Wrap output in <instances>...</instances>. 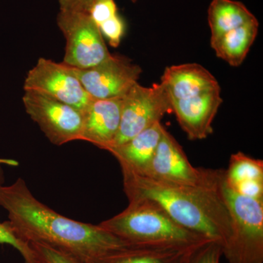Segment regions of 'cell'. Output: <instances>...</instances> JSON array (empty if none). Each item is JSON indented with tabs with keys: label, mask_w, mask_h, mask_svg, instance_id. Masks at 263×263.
I'll list each match as a JSON object with an SVG mask.
<instances>
[{
	"label": "cell",
	"mask_w": 263,
	"mask_h": 263,
	"mask_svg": "<svg viewBox=\"0 0 263 263\" xmlns=\"http://www.w3.org/2000/svg\"><path fill=\"white\" fill-rule=\"evenodd\" d=\"M222 247L216 240H209L195 251L187 263H220Z\"/></svg>",
	"instance_id": "ffe728a7"
},
{
	"label": "cell",
	"mask_w": 263,
	"mask_h": 263,
	"mask_svg": "<svg viewBox=\"0 0 263 263\" xmlns=\"http://www.w3.org/2000/svg\"><path fill=\"white\" fill-rule=\"evenodd\" d=\"M164 129L161 122L156 123L126 143L109 148L108 152L117 159L122 171L143 176L152 162Z\"/></svg>",
	"instance_id": "5bb4252c"
},
{
	"label": "cell",
	"mask_w": 263,
	"mask_h": 263,
	"mask_svg": "<svg viewBox=\"0 0 263 263\" xmlns=\"http://www.w3.org/2000/svg\"><path fill=\"white\" fill-rule=\"evenodd\" d=\"M222 172L223 170L194 167L181 145L164 129L152 162L143 176L174 184L213 187L219 184Z\"/></svg>",
	"instance_id": "52a82bcc"
},
{
	"label": "cell",
	"mask_w": 263,
	"mask_h": 263,
	"mask_svg": "<svg viewBox=\"0 0 263 263\" xmlns=\"http://www.w3.org/2000/svg\"><path fill=\"white\" fill-rule=\"evenodd\" d=\"M70 68L94 100L124 98L138 83L142 72L141 67L129 59L114 55L89 68Z\"/></svg>",
	"instance_id": "30bf717a"
},
{
	"label": "cell",
	"mask_w": 263,
	"mask_h": 263,
	"mask_svg": "<svg viewBox=\"0 0 263 263\" xmlns=\"http://www.w3.org/2000/svg\"><path fill=\"white\" fill-rule=\"evenodd\" d=\"M218 89L185 100L171 101L172 111L190 140H202L213 133L212 123L222 103Z\"/></svg>",
	"instance_id": "8fae6325"
},
{
	"label": "cell",
	"mask_w": 263,
	"mask_h": 263,
	"mask_svg": "<svg viewBox=\"0 0 263 263\" xmlns=\"http://www.w3.org/2000/svg\"><path fill=\"white\" fill-rule=\"evenodd\" d=\"M24 106L48 140L56 146L81 141L83 112L46 95L24 91Z\"/></svg>",
	"instance_id": "ba28073f"
},
{
	"label": "cell",
	"mask_w": 263,
	"mask_h": 263,
	"mask_svg": "<svg viewBox=\"0 0 263 263\" xmlns=\"http://www.w3.org/2000/svg\"><path fill=\"white\" fill-rule=\"evenodd\" d=\"M86 13L91 16L98 27L103 22L117 14V7L114 0H95Z\"/></svg>",
	"instance_id": "7402d4cb"
},
{
	"label": "cell",
	"mask_w": 263,
	"mask_h": 263,
	"mask_svg": "<svg viewBox=\"0 0 263 263\" xmlns=\"http://www.w3.org/2000/svg\"><path fill=\"white\" fill-rule=\"evenodd\" d=\"M61 10H78L86 12L91 3L95 0H59ZM136 3L137 0H131Z\"/></svg>",
	"instance_id": "cb8c5ba5"
},
{
	"label": "cell",
	"mask_w": 263,
	"mask_h": 263,
	"mask_svg": "<svg viewBox=\"0 0 263 263\" xmlns=\"http://www.w3.org/2000/svg\"><path fill=\"white\" fill-rule=\"evenodd\" d=\"M0 206L8 212L4 221L15 236L27 243H42L83 263H99L129 245L102 227L69 219L38 200L18 178L9 186L0 181Z\"/></svg>",
	"instance_id": "6da1fadb"
},
{
	"label": "cell",
	"mask_w": 263,
	"mask_h": 263,
	"mask_svg": "<svg viewBox=\"0 0 263 263\" xmlns=\"http://www.w3.org/2000/svg\"><path fill=\"white\" fill-rule=\"evenodd\" d=\"M100 32L104 37L108 39L112 47L117 48L120 44L125 31V24L119 14L108 19L99 26Z\"/></svg>",
	"instance_id": "44dd1931"
},
{
	"label": "cell",
	"mask_w": 263,
	"mask_h": 263,
	"mask_svg": "<svg viewBox=\"0 0 263 263\" xmlns=\"http://www.w3.org/2000/svg\"><path fill=\"white\" fill-rule=\"evenodd\" d=\"M243 3L234 0H212L208 9L211 41L255 19Z\"/></svg>",
	"instance_id": "e0dca14e"
},
{
	"label": "cell",
	"mask_w": 263,
	"mask_h": 263,
	"mask_svg": "<svg viewBox=\"0 0 263 263\" xmlns=\"http://www.w3.org/2000/svg\"><path fill=\"white\" fill-rule=\"evenodd\" d=\"M24 89L46 95L82 112L94 100L85 91L70 67L45 58H40L29 71Z\"/></svg>",
	"instance_id": "9c48e42d"
},
{
	"label": "cell",
	"mask_w": 263,
	"mask_h": 263,
	"mask_svg": "<svg viewBox=\"0 0 263 263\" xmlns=\"http://www.w3.org/2000/svg\"><path fill=\"white\" fill-rule=\"evenodd\" d=\"M203 243L193 246L131 245L99 263H187L195 251Z\"/></svg>",
	"instance_id": "9a60e30c"
},
{
	"label": "cell",
	"mask_w": 263,
	"mask_h": 263,
	"mask_svg": "<svg viewBox=\"0 0 263 263\" xmlns=\"http://www.w3.org/2000/svg\"><path fill=\"white\" fill-rule=\"evenodd\" d=\"M41 263H83L60 251L42 243H30Z\"/></svg>",
	"instance_id": "603a6c76"
},
{
	"label": "cell",
	"mask_w": 263,
	"mask_h": 263,
	"mask_svg": "<svg viewBox=\"0 0 263 263\" xmlns=\"http://www.w3.org/2000/svg\"><path fill=\"white\" fill-rule=\"evenodd\" d=\"M123 98L93 100L83 111L81 141L107 150L119 130Z\"/></svg>",
	"instance_id": "7c38bea8"
},
{
	"label": "cell",
	"mask_w": 263,
	"mask_h": 263,
	"mask_svg": "<svg viewBox=\"0 0 263 263\" xmlns=\"http://www.w3.org/2000/svg\"><path fill=\"white\" fill-rule=\"evenodd\" d=\"M99 226L133 245L193 246L211 240L183 228L148 199L129 200L122 212Z\"/></svg>",
	"instance_id": "3957f363"
},
{
	"label": "cell",
	"mask_w": 263,
	"mask_h": 263,
	"mask_svg": "<svg viewBox=\"0 0 263 263\" xmlns=\"http://www.w3.org/2000/svg\"><path fill=\"white\" fill-rule=\"evenodd\" d=\"M171 108V101L162 83L145 87L136 83L123 98L119 130L109 148L120 146L161 119Z\"/></svg>",
	"instance_id": "8992f818"
},
{
	"label": "cell",
	"mask_w": 263,
	"mask_h": 263,
	"mask_svg": "<svg viewBox=\"0 0 263 263\" xmlns=\"http://www.w3.org/2000/svg\"><path fill=\"white\" fill-rule=\"evenodd\" d=\"M171 101L185 100L220 89L214 76L197 63L183 64L167 67L161 78Z\"/></svg>",
	"instance_id": "4fadbf2b"
},
{
	"label": "cell",
	"mask_w": 263,
	"mask_h": 263,
	"mask_svg": "<svg viewBox=\"0 0 263 263\" xmlns=\"http://www.w3.org/2000/svg\"><path fill=\"white\" fill-rule=\"evenodd\" d=\"M226 182L230 186L250 181H263L262 160L252 158L243 152L230 157L228 170L224 171Z\"/></svg>",
	"instance_id": "ac0fdd59"
},
{
	"label": "cell",
	"mask_w": 263,
	"mask_h": 263,
	"mask_svg": "<svg viewBox=\"0 0 263 263\" xmlns=\"http://www.w3.org/2000/svg\"><path fill=\"white\" fill-rule=\"evenodd\" d=\"M220 180L221 195L231 218L222 256L229 263H263V201L243 196Z\"/></svg>",
	"instance_id": "277c9868"
},
{
	"label": "cell",
	"mask_w": 263,
	"mask_h": 263,
	"mask_svg": "<svg viewBox=\"0 0 263 263\" xmlns=\"http://www.w3.org/2000/svg\"><path fill=\"white\" fill-rule=\"evenodd\" d=\"M258 29V21L254 19L211 41V46L219 58L233 67H238L248 54L257 37Z\"/></svg>",
	"instance_id": "2e32d148"
},
{
	"label": "cell",
	"mask_w": 263,
	"mask_h": 263,
	"mask_svg": "<svg viewBox=\"0 0 263 263\" xmlns=\"http://www.w3.org/2000/svg\"><path fill=\"white\" fill-rule=\"evenodd\" d=\"M4 161L0 160V181H3L2 164ZM0 243L12 246L16 249L23 257L24 263H41L30 243L15 236L5 222L0 223Z\"/></svg>",
	"instance_id": "d6986e66"
},
{
	"label": "cell",
	"mask_w": 263,
	"mask_h": 263,
	"mask_svg": "<svg viewBox=\"0 0 263 263\" xmlns=\"http://www.w3.org/2000/svg\"><path fill=\"white\" fill-rule=\"evenodd\" d=\"M122 172L124 191L129 201L152 200L183 228L216 240L221 247L229 238L231 218L221 194L220 182L213 187L186 186Z\"/></svg>",
	"instance_id": "7a4b0ae2"
},
{
	"label": "cell",
	"mask_w": 263,
	"mask_h": 263,
	"mask_svg": "<svg viewBox=\"0 0 263 263\" xmlns=\"http://www.w3.org/2000/svg\"><path fill=\"white\" fill-rule=\"evenodd\" d=\"M57 24L66 41L65 65L86 69L111 57L98 24L86 12L60 10Z\"/></svg>",
	"instance_id": "5b68a950"
}]
</instances>
